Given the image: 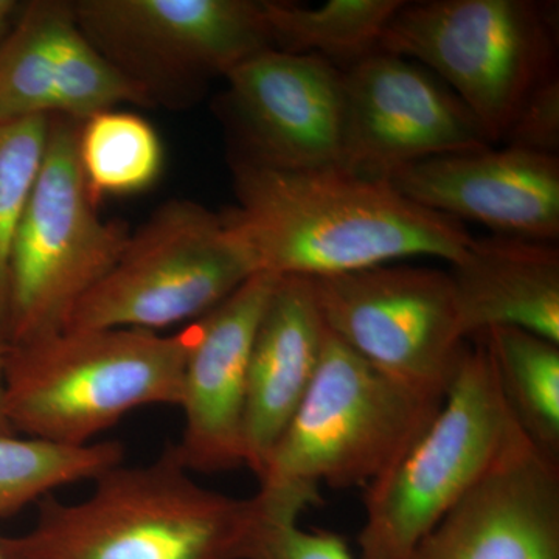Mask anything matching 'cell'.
Returning a JSON list of instances; mask_svg holds the SVG:
<instances>
[{"instance_id":"cell-10","label":"cell","mask_w":559,"mask_h":559,"mask_svg":"<svg viewBox=\"0 0 559 559\" xmlns=\"http://www.w3.org/2000/svg\"><path fill=\"white\" fill-rule=\"evenodd\" d=\"M95 47L156 103L274 49L263 0H79Z\"/></svg>"},{"instance_id":"cell-16","label":"cell","mask_w":559,"mask_h":559,"mask_svg":"<svg viewBox=\"0 0 559 559\" xmlns=\"http://www.w3.org/2000/svg\"><path fill=\"white\" fill-rule=\"evenodd\" d=\"M421 207L485 224L498 235L555 242L559 237V157L502 146L444 154L389 179Z\"/></svg>"},{"instance_id":"cell-19","label":"cell","mask_w":559,"mask_h":559,"mask_svg":"<svg viewBox=\"0 0 559 559\" xmlns=\"http://www.w3.org/2000/svg\"><path fill=\"white\" fill-rule=\"evenodd\" d=\"M403 3V0H329L319 7H307L263 0V10L275 50L312 55L334 66L344 62L347 69L380 50L382 35Z\"/></svg>"},{"instance_id":"cell-17","label":"cell","mask_w":559,"mask_h":559,"mask_svg":"<svg viewBox=\"0 0 559 559\" xmlns=\"http://www.w3.org/2000/svg\"><path fill=\"white\" fill-rule=\"evenodd\" d=\"M326 325L311 278L278 277L253 336L245 411V466L257 477L310 390Z\"/></svg>"},{"instance_id":"cell-14","label":"cell","mask_w":559,"mask_h":559,"mask_svg":"<svg viewBox=\"0 0 559 559\" xmlns=\"http://www.w3.org/2000/svg\"><path fill=\"white\" fill-rule=\"evenodd\" d=\"M277 278L257 272L190 325L179 404L183 430L175 447L191 474L245 466L250 348Z\"/></svg>"},{"instance_id":"cell-2","label":"cell","mask_w":559,"mask_h":559,"mask_svg":"<svg viewBox=\"0 0 559 559\" xmlns=\"http://www.w3.org/2000/svg\"><path fill=\"white\" fill-rule=\"evenodd\" d=\"M86 499L38 502L33 527L2 536L9 559H252L264 513L255 496L202 487L175 444L143 465L112 466Z\"/></svg>"},{"instance_id":"cell-22","label":"cell","mask_w":559,"mask_h":559,"mask_svg":"<svg viewBox=\"0 0 559 559\" xmlns=\"http://www.w3.org/2000/svg\"><path fill=\"white\" fill-rule=\"evenodd\" d=\"M81 170L95 200L127 197L156 182L164 150L156 130L138 114L109 109L80 123Z\"/></svg>"},{"instance_id":"cell-13","label":"cell","mask_w":559,"mask_h":559,"mask_svg":"<svg viewBox=\"0 0 559 559\" xmlns=\"http://www.w3.org/2000/svg\"><path fill=\"white\" fill-rule=\"evenodd\" d=\"M123 103L154 105L87 38L72 2L33 0L22 5L0 44V120L84 121Z\"/></svg>"},{"instance_id":"cell-9","label":"cell","mask_w":559,"mask_h":559,"mask_svg":"<svg viewBox=\"0 0 559 559\" xmlns=\"http://www.w3.org/2000/svg\"><path fill=\"white\" fill-rule=\"evenodd\" d=\"M311 280L334 337L404 388L444 399L468 341L448 272L389 263Z\"/></svg>"},{"instance_id":"cell-21","label":"cell","mask_w":559,"mask_h":559,"mask_svg":"<svg viewBox=\"0 0 559 559\" xmlns=\"http://www.w3.org/2000/svg\"><path fill=\"white\" fill-rule=\"evenodd\" d=\"M124 460L119 441L66 447L0 436V520L14 516L55 489L95 480Z\"/></svg>"},{"instance_id":"cell-20","label":"cell","mask_w":559,"mask_h":559,"mask_svg":"<svg viewBox=\"0 0 559 559\" xmlns=\"http://www.w3.org/2000/svg\"><path fill=\"white\" fill-rule=\"evenodd\" d=\"M477 337L518 425L540 451L559 459V344L520 329H492Z\"/></svg>"},{"instance_id":"cell-4","label":"cell","mask_w":559,"mask_h":559,"mask_svg":"<svg viewBox=\"0 0 559 559\" xmlns=\"http://www.w3.org/2000/svg\"><path fill=\"white\" fill-rule=\"evenodd\" d=\"M190 329L62 330L10 344L3 406L16 436L84 447L146 406H178Z\"/></svg>"},{"instance_id":"cell-26","label":"cell","mask_w":559,"mask_h":559,"mask_svg":"<svg viewBox=\"0 0 559 559\" xmlns=\"http://www.w3.org/2000/svg\"><path fill=\"white\" fill-rule=\"evenodd\" d=\"M9 352L10 341L0 334V436L13 437L16 436V433L11 429L5 415V406H3V378H5V364Z\"/></svg>"},{"instance_id":"cell-3","label":"cell","mask_w":559,"mask_h":559,"mask_svg":"<svg viewBox=\"0 0 559 559\" xmlns=\"http://www.w3.org/2000/svg\"><path fill=\"white\" fill-rule=\"evenodd\" d=\"M441 401L385 377L326 331L311 388L260 476L261 510L270 520L299 521L323 485L367 487L414 443Z\"/></svg>"},{"instance_id":"cell-1","label":"cell","mask_w":559,"mask_h":559,"mask_svg":"<svg viewBox=\"0 0 559 559\" xmlns=\"http://www.w3.org/2000/svg\"><path fill=\"white\" fill-rule=\"evenodd\" d=\"M230 167L237 207L224 218L275 277H334L407 257L454 264L474 240L462 221L341 165L278 170L231 157Z\"/></svg>"},{"instance_id":"cell-27","label":"cell","mask_w":559,"mask_h":559,"mask_svg":"<svg viewBox=\"0 0 559 559\" xmlns=\"http://www.w3.org/2000/svg\"><path fill=\"white\" fill-rule=\"evenodd\" d=\"M22 5L16 0H0V44L9 35Z\"/></svg>"},{"instance_id":"cell-18","label":"cell","mask_w":559,"mask_h":559,"mask_svg":"<svg viewBox=\"0 0 559 559\" xmlns=\"http://www.w3.org/2000/svg\"><path fill=\"white\" fill-rule=\"evenodd\" d=\"M448 274L466 340L492 329H520L559 344L554 242L509 235L473 240Z\"/></svg>"},{"instance_id":"cell-5","label":"cell","mask_w":559,"mask_h":559,"mask_svg":"<svg viewBox=\"0 0 559 559\" xmlns=\"http://www.w3.org/2000/svg\"><path fill=\"white\" fill-rule=\"evenodd\" d=\"M514 425L491 356L480 337H471L437 414L367 485L360 559H411L491 469Z\"/></svg>"},{"instance_id":"cell-7","label":"cell","mask_w":559,"mask_h":559,"mask_svg":"<svg viewBox=\"0 0 559 559\" xmlns=\"http://www.w3.org/2000/svg\"><path fill=\"white\" fill-rule=\"evenodd\" d=\"M81 121L51 117L46 153L22 215L10 271V344L66 330L130 238L103 221L79 159Z\"/></svg>"},{"instance_id":"cell-12","label":"cell","mask_w":559,"mask_h":559,"mask_svg":"<svg viewBox=\"0 0 559 559\" xmlns=\"http://www.w3.org/2000/svg\"><path fill=\"white\" fill-rule=\"evenodd\" d=\"M235 159L278 170L340 165L342 69L312 55L263 51L226 76Z\"/></svg>"},{"instance_id":"cell-23","label":"cell","mask_w":559,"mask_h":559,"mask_svg":"<svg viewBox=\"0 0 559 559\" xmlns=\"http://www.w3.org/2000/svg\"><path fill=\"white\" fill-rule=\"evenodd\" d=\"M51 117L0 120V334L9 340L14 241L38 176Z\"/></svg>"},{"instance_id":"cell-24","label":"cell","mask_w":559,"mask_h":559,"mask_svg":"<svg viewBox=\"0 0 559 559\" xmlns=\"http://www.w3.org/2000/svg\"><path fill=\"white\" fill-rule=\"evenodd\" d=\"M252 559H356L347 539L329 530H304L297 521L264 516Z\"/></svg>"},{"instance_id":"cell-15","label":"cell","mask_w":559,"mask_h":559,"mask_svg":"<svg viewBox=\"0 0 559 559\" xmlns=\"http://www.w3.org/2000/svg\"><path fill=\"white\" fill-rule=\"evenodd\" d=\"M411 559H559V459L516 421L491 469Z\"/></svg>"},{"instance_id":"cell-28","label":"cell","mask_w":559,"mask_h":559,"mask_svg":"<svg viewBox=\"0 0 559 559\" xmlns=\"http://www.w3.org/2000/svg\"><path fill=\"white\" fill-rule=\"evenodd\" d=\"M0 559H9V557H7L5 550H3L2 547V536H0Z\"/></svg>"},{"instance_id":"cell-8","label":"cell","mask_w":559,"mask_h":559,"mask_svg":"<svg viewBox=\"0 0 559 559\" xmlns=\"http://www.w3.org/2000/svg\"><path fill=\"white\" fill-rule=\"evenodd\" d=\"M259 271L224 215L198 202H165L86 294L66 330L162 329L201 319Z\"/></svg>"},{"instance_id":"cell-6","label":"cell","mask_w":559,"mask_h":559,"mask_svg":"<svg viewBox=\"0 0 559 559\" xmlns=\"http://www.w3.org/2000/svg\"><path fill=\"white\" fill-rule=\"evenodd\" d=\"M380 49L429 69L495 145L528 95L558 73V7L533 0L404 2Z\"/></svg>"},{"instance_id":"cell-25","label":"cell","mask_w":559,"mask_h":559,"mask_svg":"<svg viewBox=\"0 0 559 559\" xmlns=\"http://www.w3.org/2000/svg\"><path fill=\"white\" fill-rule=\"evenodd\" d=\"M506 146L558 156L559 79L550 76L539 84L518 110L506 138Z\"/></svg>"},{"instance_id":"cell-11","label":"cell","mask_w":559,"mask_h":559,"mask_svg":"<svg viewBox=\"0 0 559 559\" xmlns=\"http://www.w3.org/2000/svg\"><path fill=\"white\" fill-rule=\"evenodd\" d=\"M488 146L476 117L417 62L380 49L342 70L345 170L389 180L417 162Z\"/></svg>"}]
</instances>
